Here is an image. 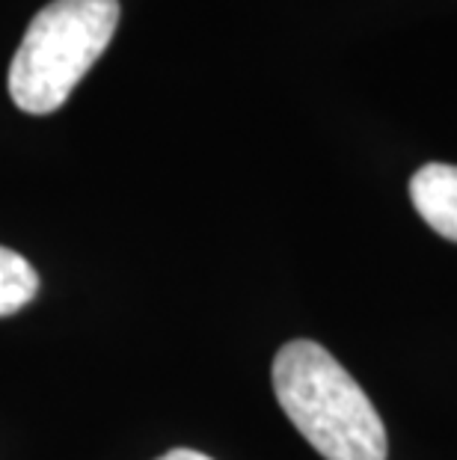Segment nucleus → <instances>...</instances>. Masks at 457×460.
I'll list each match as a JSON object with an SVG mask.
<instances>
[{
    "label": "nucleus",
    "mask_w": 457,
    "mask_h": 460,
    "mask_svg": "<svg viewBox=\"0 0 457 460\" xmlns=\"http://www.w3.org/2000/svg\"><path fill=\"white\" fill-rule=\"evenodd\" d=\"M119 24V0H51L39 9L9 66L18 111L45 116L69 102Z\"/></svg>",
    "instance_id": "f03ea898"
},
{
    "label": "nucleus",
    "mask_w": 457,
    "mask_h": 460,
    "mask_svg": "<svg viewBox=\"0 0 457 460\" xmlns=\"http://www.w3.org/2000/svg\"><path fill=\"white\" fill-rule=\"evenodd\" d=\"M274 393L309 446L324 460H386L381 413L363 386L318 341L294 339L274 359Z\"/></svg>",
    "instance_id": "f257e3e1"
},
{
    "label": "nucleus",
    "mask_w": 457,
    "mask_h": 460,
    "mask_svg": "<svg viewBox=\"0 0 457 460\" xmlns=\"http://www.w3.org/2000/svg\"><path fill=\"white\" fill-rule=\"evenodd\" d=\"M410 199L436 234L457 243V166L425 164L410 179Z\"/></svg>",
    "instance_id": "7ed1b4c3"
},
{
    "label": "nucleus",
    "mask_w": 457,
    "mask_h": 460,
    "mask_svg": "<svg viewBox=\"0 0 457 460\" xmlns=\"http://www.w3.org/2000/svg\"><path fill=\"white\" fill-rule=\"evenodd\" d=\"M39 291V273L22 252L0 247V318L15 315Z\"/></svg>",
    "instance_id": "20e7f679"
},
{
    "label": "nucleus",
    "mask_w": 457,
    "mask_h": 460,
    "mask_svg": "<svg viewBox=\"0 0 457 460\" xmlns=\"http://www.w3.org/2000/svg\"><path fill=\"white\" fill-rule=\"evenodd\" d=\"M158 460H211V457L202 452H193V448H172V452H167Z\"/></svg>",
    "instance_id": "39448f33"
}]
</instances>
